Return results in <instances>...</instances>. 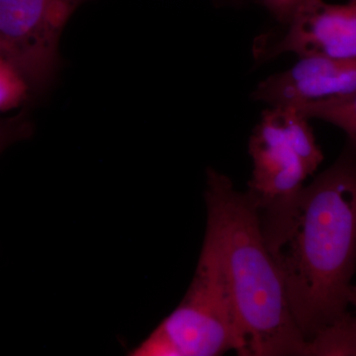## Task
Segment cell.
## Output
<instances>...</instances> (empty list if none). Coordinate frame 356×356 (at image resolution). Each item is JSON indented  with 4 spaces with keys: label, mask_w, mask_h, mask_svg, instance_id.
<instances>
[{
    "label": "cell",
    "mask_w": 356,
    "mask_h": 356,
    "mask_svg": "<svg viewBox=\"0 0 356 356\" xmlns=\"http://www.w3.org/2000/svg\"><path fill=\"white\" fill-rule=\"evenodd\" d=\"M275 259L307 343L348 314L356 267V147L304 186Z\"/></svg>",
    "instance_id": "obj_1"
},
{
    "label": "cell",
    "mask_w": 356,
    "mask_h": 356,
    "mask_svg": "<svg viewBox=\"0 0 356 356\" xmlns=\"http://www.w3.org/2000/svg\"><path fill=\"white\" fill-rule=\"evenodd\" d=\"M207 227L216 238L247 356L308 355L277 261L248 193L208 170Z\"/></svg>",
    "instance_id": "obj_2"
},
{
    "label": "cell",
    "mask_w": 356,
    "mask_h": 356,
    "mask_svg": "<svg viewBox=\"0 0 356 356\" xmlns=\"http://www.w3.org/2000/svg\"><path fill=\"white\" fill-rule=\"evenodd\" d=\"M308 120L295 107L273 106L250 137L254 170L247 193L274 257L291 231L304 181L324 159Z\"/></svg>",
    "instance_id": "obj_3"
},
{
    "label": "cell",
    "mask_w": 356,
    "mask_h": 356,
    "mask_svg": "<svg viewBox=\"0 0 356 356\" xmlns=\"http://www.w3.org/2000/svg\"><path fill=\"white\" fill-rule=\"evenodd\" d=\"M247 356L216 238L206 229L197 268L179 305L130 350L133 356Z\"/></svg>",
    "instance_id": "obj_4"
},
{
    "label": "cell",
    "mask_w": 356,
    "mask_h": 356,
    "mask_svg": "<svg viewBox=\"0 0 356 356\" xmlns=\"http://www.w3.org/2000/svg\"><path fill=\"white\" fill-rule=\"evenodd\" d=\"M86 1L0 0V55L22 74L33 95L53 83L62 33Z\"/></svg>",
    "instance_id": "obj_5"
},
{
    "label": "cell",
    "mask_w": 356,
    "mask_h": 356,
    "mask_svg": "<svg viewBox=\"0 0 356 356\" xmlns=\"http://www.w3.org/2000/svg\"><path fill=\"white\" fill-rule=\"evenodd\" d=\"M287 25V31L271 48V56L291 51L299 57L356 58V0L346 4L308 0Z\"/></svg>",
    "instance_id": "obj_6"
},
{
    "label": "cell",
    "mask_w": 356,
    "mask_h": 356,
    "mask_svg": "<svg viewBox=\"0 0 356 356\" xmlns=\"http://www.w3.org/2000/svg\"><path fill=\"white\" fill-rule=\"evenodd\" d=\"M289 70L259 84L254 99L273 106L298 107L356 92V58L300 57Z\"/></svg>",
    "instance_id": "obj_7"
},
{
    "label": "cell",
    "mask_w": 356,
    "mask_h": 356,
    "mask_svg": "<svg viewBox=\"0 0 356 356\" xmlns=\"http://www.w3.org/2000/svg\"><path fill=\"white\" fill-rule=\"evenodd\" d=\"M350 305L355 315L346 314L312 339V355H356V286L351 287Z\"/></svg>",
    "instance_id": "obj_8"
},
{
    "label": "cell",
    "mask_w": 356,
    "mask_h": 356,
    "mask_svg": "<svg viewBox=\"0 0 356 356\" xmlns=\"http://www.w3.org/2000/svg\"><path fill=\"white\" fill-rule=\"evenodd\" d=\"M306 118H318L334 124L348 134L356 147V92L351 95L307 103L295 107Z\"/></svg>",
    "instance_id": "obj_9"
},
{
    "label": "cell",
    "mask_w": 356,
    "mask_h": 356,
    "mask_svg": "<svg viewBox=\"0 0 356 356\" xmlns=\"http://www.w3.org/2000/svg\"><path fill=\"white\" fill-rule=\"evenodd\" d=\"M32 96L31 89L22 74L0 55V113L17 108Z\"/></svg>",
    "instance_id": "obj_10"
},
{
    "label": "cell",
    "mask_w": 356,
    "mask_h": 356,
    "mask_svg": "<svg viewBox=\"0 0 356 356\" xmlns=\"http://www.w3.org/2000/svg\"><path fill=\"white\" fill-rule=\"evenodd\" d=\"M32 131L31 121L24 112L9 118L0 117V154L11 145L29 138Z\"/></svg>",
    "instance_id": "obj_11"
},
{
    "label": "cell",
    "mask_w": 356,
    "mask_h": 356,
    "mask_svg": "<svg viewBox=\"0 0 356 356\" xmlns=\"http://www.w3.org/2000/svg\"><path fill=\"white\" fill-rule=\"evenodd\" d=\"M271 13L282 22L288 23L293 14L308 0H259Z\"/></svg>",
    "instance_id": "obj_12"
}]
</instances>
